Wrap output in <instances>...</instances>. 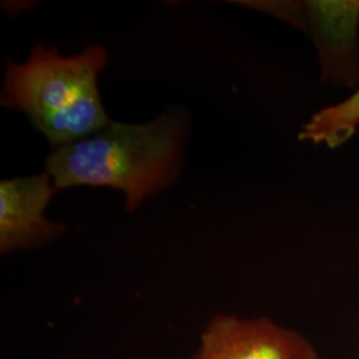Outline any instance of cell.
I'll return each mask as SVG.
<instances>
[{"label":"cell","instance_id":"3957f363","mask_svg":"<svg viewBox=\"0 0 359 359\" xmlns=\"http://www.w3.org/2000/svg\"><path fill=\"white\" fill-rule=\"evenodd\" d=\"M193 359H320L306 337L269 318L219 314L206 325Z\"/></svg>","mask_w":359,"mask_h":359},{"label":"cell","instance_id":"5b68a950","mask_svg":"<svg viewBox=\"0 0 359 359\" xmlns=\"http://www.w3.org/2000/svg\"><path fill=\"white\" fill-rule=\"evenodd\" d=\"M304 10L308 13L309 25L322 51L325 68L332 65L337 50L347 57L350 53L354 56L359 1H308ZM350 59L355 62V59Z\"/></svg>","mask_w":359,"mask_h":359},{"label":"cell","instance_id":"8992f818","mask_svg":"<svg viewBox=\"0 0 359 359\" xmlns=\"http://www.w3.org/2000/svg\"><path fill=\"white\" fill-rule=\"evenodd\" d=\"M359 126V88L342 103L317 112L302 126L299 140L338 148L348 142Z\"/></svg>","mask_w":359,"mask_h":359},{"label":"cell","instance_id":"277c9868","mask_svg":"<svg viewBox=\"0 0 359 359\" xmlns=\"http://www.w3.org/2000/svg\"><path fill=\"white\" fill-rule=\"evenodd\" d=\"M55 193L48 172L0 182L1 255L48 244L65 231L62 222L44 215Z\"/></svg>","mask_w":359,"mask_h":359},{"label":"cell","instance_id":"7a4b0ae2","mask_svg":"<svg viewBox=\"0 0 359 359\" xmlns=\"http://www.w3.org/2000/svg\"><path fill=\"white\" fill-rule=\"evenodd\" d=\"M107 59L102 46L69 57L38 46L26 63H7L1 105L26 114L55 149L86 139L111 123L97 84Z\"/></svg>","mask_w":359,"mask_h":359},{"label":"cell","instance_id":"6da1fadb","mask_svg":"<svg viewBox=\"0 0 359 359\" xmlns=\"http://www.w3.org/2000/svg\"><path fill=\"white\" fill-rule=\"evenodd\" d=\"M184 112L169 111L149 123L111 121L86 139L56 148L47 158L56 192L74 187L114 188L135 210L175 184L188 137Z\"/></svg>","mask_w":359,"mask_h":359}]
</instances>
